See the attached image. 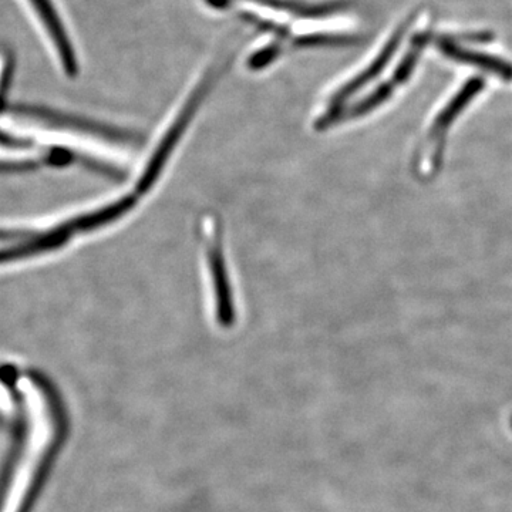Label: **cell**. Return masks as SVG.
Masks as SVG:
<instances>
[{
	"label": "cell",
	"instance_id": "cell-1",
	"mask_svg": "<svg viewBox=\"0 0 512 512\" xmlns=\"http://www.w3.org/2000/svg\"><path fill=\"white\" fill-rule=\"evenodd\" d=\"M224 67H212L210 72L205 74L204 79L198 84L197 89L191 94L190 99L185 103L184 109L178 114L175 119L173 127L167 131L160 146L154 151L153 156L150 158V163L147 164L146 170L141 175L137 184V194H146L156 184L157 178L163 173L164 165L167 164L168 158L173 153L178 141L181 140L185 130L190 126L191 120L194 119L195 113L200 109L202 100L210 93L212 84L215 79H218V73Z\"/></svg>",
	"mask_w": 512,
	"mask_h": 512
},
{
	"label": "cell",
	"instance_id": "cell-2",
	"mask_svg": "<svg viewBox=\"0 0 512 512\" xmlns=\"http://www.w3.org/2000/svg\"><path fill=\"white\" fill-rule=\"evenodd\" d=\"M20 116L33 117L52 126L72 128V130L83 131V133L94 134L106 140L119 144H140L143 138L138 137L136 133L104 126V124L94 123V121L79 119V117L66 116V114L56 113V111L42 109V107L15 106L12 109Z\"/></svg>",
	"mask_w": 512,
	"mask_h": 512
},
{
	"label": "cell",
	"instance_id": "cell-3",
	"mask_svg": "<svg viewBox=\"0 0 512 512\" xmlns=\"http://www.w3.org/2000/svg\"><path fill=\"white\" fill-rule=\"evenodd\" d=\"M208 262H210L212 285H214L218 323L224 328H229L235 322L234 299H232L231 285H229L221 237L217 231H214V238L208 244Z\"/></svg>",
	"mask_w": 512,
	"mask_h": 512
},
{
	"label": "cell",
	"instance_id": "cell-4",
	"mask_svg": "<svg viewBox=\"0 0 512 512\" xmlns=\"http://www.w3.org/2000/svg\"><path fill=\"white\" fill-rule=\"evenodd\" d=\"M29 2L49 33L50 40L55 45L56 52L59 53L64 72L69 77H76L79 74L76 52L52 0H29Z\"/></svg>",
	"mask_w": 512,
	"mask_h": 512
},
{
	"label": "cell",
	"instance_id": "cell-5",
	"mask_svg": "<svg viewBox=\"0 0 512 512\" xmlns=\"http://www.w3.org/2000/svg\"><path fill=\"white\" fill-rule=\"evenodd\" d=\"M406 28L407 25H404L402 29L397 30V32L394 33L390 42L383 47L382 52L377 56L375 62L370 63V66L367 67L365 72L357 74L355 79L350 80L349 83L340 87L338 92L333 94L332 99H330L329 109L326 111L325 116H332V114L338 113V111L342 110V104L345 103L349 97H352L353 94L359 92L363 86L372 82L376 76H379V74L383 72L384 67H386V64L390 62L394 52H396L397 46L402 42L403 33Z\"/></svg>",
	"mask_w": 512,
	"mask_h": 512
},
{
	"label": "cell",
	"instance_id": "cell-6",
	"mask_svg": "<svg viewBox=\"0 0 512 512\" xmlns=\"http://www.w3.org/2000/svg\"><path fill=\"white\" fill-rule=\"evenodd\" d=\"M72 237V232L66 228V225L62 224L60 227L52 229V231L35 235V237L29 238L28 241L16 245V247L0 249V264L62 248Z\"/></svg>",
	"mask_w": 512,
	"mask_h": 512
},
{
	"label": "cell",
	"instance_id": "cell-7",
	"mask_svg": "<svg viewBox=\"0 0 512 512\" xmlns=\"http://www.w3.org/2000/svg\"><path fill=\"white\" fill-rule=\"evenodd\" d=\"M136 195H127L121 200L107 205V207L99 208V210L84 214L82 217L73 218V220L64 222L72 234H83V232L94 231V229L109 225L111 222L119 220L128 211L133 210L136 205Z\"/></svg>",
	"mask_w": 512,
	"mask_h": 512
},
{
	"label": "cell",
	"instance_id": "cell-8",
	"mask_svg": "<svg viewBox=\"0 0 512 512\" xmlns=\"http://www.w3.org/2000/svg\"><path fill=\"white\" fill-rule=\"evenodd\" d=\"M483 87V80L477 79V77L464 84L460 92L448 101L447 106L437 114L436 119L433 121V126H431L430 137L443 140V134L450 128L451 123L457 119L461 111L466 109L468 103L483 90Z\"/></svg>",
	"mask_w": 512,
	"mask_h": 512
},
{
	"label": "cell",
	"instance_id": "cell-9",
	"mask_svg": "<svg viewBox=\"0 0 512 512\" xmlns=\"http://www.w3.org/2000/svg\"><path fill=\"white\" fill-rule=\"evenodd\" d=\"M439 46L441 52L451 57V59L474 64V66L497 74V76L503 77L505 80H512V66L505 63L504 60L495 59L493 56L481 55V53L470 52V50L463 49V47L457 46L456 43L448 42V40H441Z\"/></svg>",
	"mask_w": 512,
	"mask_h": 512
}]
</instances>
